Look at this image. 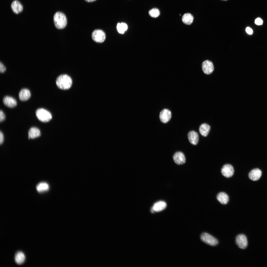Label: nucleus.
<instances>
[{
  "label": "nucleus",
  "instance_id": "423d86ee",
  "mask_svg": "<svg viewBox=\"0 0 267 267\" xmlns=\"http://www.w3.org/2000/svg\"><path fill=\"white\" fill-rule=\"evenodd\" d=\"M236 242L237 246L241 249H245L247 246V239L246 236L244 234L238 235L236 238Z\"/></svg>",
  "mask_w": 267,
  "mask_h": 267
},
{
  "label": "nucleus",
  "instance_id": "6ab92c4d",
  "mask_svg": "<svg viewBox=\"0 0 267 267\" xmlns=\"http://www.w3.org/2000/svg\"><path fill=\"white\" fill-rule=\"evenodd\" d=\"M210 129V127L209 125L206 123H203L200 127L199 130L202 135L206 136L208 134Z\"/></svg>",
  "mask_w": 267,
  "mask_h": 267
},
{
  "label": "nucleus",
  "instance_id": "39448f33",
  "mask_svg": "<svg viewBox=\"0 0 267 267\" xmlns=\"http://www.w3.org/2000/svg\"><path fill=\"white\" fill-rule=\"evenodd\" d=\"M91 36L93 41L97 43L103 42L106 38L105 33L102 30L100 29L94 30Z\"/></svg>",
  "mask_w": 267,
  "mask_h": 267
},
{
  "label": "nucleus",
  "instance_id": "393cba45",
  "mask_svg": "<svg viewBox=\"0 0 267 267\" xmlns=\"http://www.w3.org/2000/svg\"><path fill=\"white\" fill-rule=\"evenodd\" d=\"M255 23L257 25H261L263 24V21L261 18H258L255 20Z\"/></svg>",
  "mask_w": 267,
  "mask_h": 267
},
{
  "label": "nucleus",
  "instance_id": "f8f14e48",
  "mask_svg": "<svg viewBox=\"0 0 267 267\" xmlns=\"http://www.w3.org/2000/svg\"><path fill=\"white\" fill-rule=\"evenodd\" d=\"M11 7L13 12L15 14H18L22 11L23 7L22 5L18 0H15L12 2Z\"/></svg>",
  "mask_w": 267,
  "mask_h": 267
},
{
  "label": "nucleus",
  "instance_id": "aec40b11",
  "mask_svg": "<svg viewBox=\"0 0 267 267\" xmlns=\"http://www.w3.org/2000/svg\"><path fill=\"white\" fill-rule=\"evenodd\" d=\"M28 138L33 139L40 136V132L38 128L35 127L31 128L28 133Z\"/></svg>",
  "mask_w": 267,
  "mask_h": 267
},
{
  "label": "nucleus",
  "instance_id": "c756f323",
  "mask_svg": "<svg viewBox=\"0 0 267 267\" xmlns=\"http://www.w3.org/2000/svg\"><path fill=\"white\" fill-rule=\"evenodd\" d=\"M86 1L88 2H92L95 1L96 0H85Z\"/></svg>",
  "mask_w": 267,
  "mask_h": 267
},
{
  "label": "nucleus",
  "instance_id": "9b49d317",
  "mask_svg": "<svg viewBox=\"0 0 267 267\" xmlns=\"http://www.w3.org/2000/svg\"><path fill=\"white\" fill-rule=\"evenodd\" d=\"M3 102L5 106L10 108L14 107L17 105L16 100L12 97L9 96H5L3 99Z\"/></svg>",
  "mask_w": 267,
  "mask_h": 267
},
{
  "label": "nucleus",
  "instance_id": "f3484780",
  "mask_svg": "<svg viewBox=\"0 0 267 267\" xmlns=\"http://www.w3.org/2000/svg\"><path fill=\"white\" fill-rule=\"evenodd\" d=\"M25 256L24 254L22 251H18L15 253L14 260L16 263L19 265L22 264L25 261Z\"/></svg>",
  "mask_w": 267,
  "mask_h": 267
},
{
  "label": "nucleus",
  "instance_id": "7c9ffc66",
  "mask_svg": "<svg viewBox=\"0 0 267 267\" xmlns=\"http://www.w3.org/2000/svg\"><path fill=\"white\" fill-rule=\"evenodd\" d=\"M223 0V1H227V0Z\"/></svg>",
  "mask_w": 267,
  "mask_h": 267
},
{
  "label": "nucleus",
  "instance_id": "0eeeda50",
  "mask_svg": "<svg viewBox=\"0 0 267 267\" xmlns=\"http://www.w3.org/2000/svg\"><path fill=\"white\" fill-rule=\"evenodd\" d=\"M221 173L224 177L229 178L233 175L234 170L233 167L231 165L227 164L224 165L221 169Z\"/></svg>",
  "mask_w": 267,
  "mask_h": 267
},
{
  "label": "nucleus",
  "instance_id": "5701e85b",
  "mask_svg": "<svg viewBox=\"0 0 267 267\" xmlns=\"http://www.w3.org/2000/svg\"><path fill=\"white\" fill-rule=\"evenodd\" d=\"M128 28L127 24L124 23H118L117 26L118 32L120 33L123 34Z\"/></svg>",
  "mask_w": 267,
  "mask_h": 267
},
{
  "label": "nucleus",
  "instance_id": "4468645a",
  "mask_svg": "<svg viewBox=\"0 0 267 267\" xmlns=\"http://www.w3.org/2000/svg\"><path fill=\"white\" fill-rule=\"evenodd\" d=\"M31 94L30 90L26 89H23L19 92V96L20 99L22 101L28 100L30 97Z\"/></svg>",
  "mask_w": 267,
  "mask_h": 267
},
{
  "label": "nucleus",
  "instance_id": "9d476101",
  "mask_svg": "<svg viewBox=\"0 0 267 267\" xmlns=\"http://www.w3.org/2000/svg\"><path fill=\"white\" fill-rule=\"evenodd\" d=\"M173 159L175 162L178 165L184 163L186 161L184 154L180 152H177L173 156Z\"/></svg>",
  "mask_w": 267,
  "mask_h": 267
},
{
  "label": "nucleus",
  "instance_id": "6e6552de",
  "mask_svg": "<svg viewBox=\"0 0 267 267\" xmlns=\"http://www.w3.org/2000/svg\"><path fill=\"white\" fill-rule=\"evenodd\" d=\"M202 68L205 74H211L214 70V67L211 62L208 60L204 61L202 64Z\"/></svg>",
  "mask_w": 267,
  "mask_h": 267
},
{
  "label": "nucleus",
  "instance_id": "cd10ccee",
  "mask_svg": "<svg viewBox=\"0 0 267 267\" xmlns=\"http://www.w3.org/2000/svg\"><path fill=\"white\" fill-rule=\"evenodd\" d=\"M246 32L248 34H252L253 32L252 29L249 27H247L245 29Z\"/></svg>",
  "mask_w": 267,
  "mask_h": 267
},
{
  "label": "nucleus",
  "instance_id": "7ed1b4c3",
  "mask_svg": "<svg viewBox=\"0 0 267 267\" xmlns=\"http://www.w3.org/2000/svg\"><path fill=\"white\" fill-rule=\"evenodd\" d=\"M36 114L38 118L43 122H48L52 118V116L50 112L43 108L38 109L36 111Z\"/></svg>",
  "mask_w": 267,
  "mask_h": 267
},
{
  "label": "nucleus",
  "instance_id": "4be33fe9",
  "mask_svg": "<svg viewBox=\"0 0 267 267\" xmlns=\"http://www.w3.org/2000/svg\"><path fill=\"white\" fill-rule=\"evenodd\" d=\"M194 19L193 16L191 14L186 13L182 16V20L184 23L189 25L192 23Z\"/></svg>",
  "mask_w": 267,
  "mask_h": 267
},
{
  "label": "nucleus",
  "instance_id": "2eb2a0df",
  "mask_svg": "<svg viewBox=\"0 0 267 267\" xmlns=\"http://www.w3.org/2000/svg\"><path fill=\"white\" fill-rule=\"evenodd\" d=\"M188 137L190 143L193 145H196L198 143L199 139L198 134L195 131H191L189 132Z\"/></svg>",
  "mask_w": 267,
  "mask_h": 267
},
{
  "label": "nucleus",
  "instance_id": "b1692460",
  "mask_svg": "<svg viewBox=\"0 0 267 267\" xmlns=\"http://www.w3.org/2000/svg\"><path fill=\"white\" fill-rule=\"evenodd\" d=\"M149 14L151 17L155 18L158 17L159 16L160 12L158 9L154 8L149 11Z\"/></svg>",
  "mask_w": 267,
  "mask_h": 267
},
{
  "label": "nucleus",
  "instance_id": "a211bd4d",
  "mask_svg": "<svg viewBox=\"0 0 267 267\" xmlns=\"http://www.w3.org/2000/svg\"><path fill=\"white\" fill-rule=\"evenodd\" d=\"M218 200L222 204H225L228 202L229 198L227 194L223 192L219 193L217 196Z\"/></svg>",
  "mask_w": 267,
  "mask_h": 267
},
{
  "label": "nucleus",
  "instance_id": "c85d7f7f",
  "mask_svg": "<svg viewBox=\"0 0 267 267\" xmlns=\"http://www.w3.org/2000/svg\"><path fill=\"white\" fill-rule=\"evenodd\" d=\"M3 135L2 133L0 131V145L3 143Z\"/></svg>",
  "mask_w": 267,
  "mask_h": 267
},
{
  "label": "nucleus",
  "instance_id": "412c9836",
  "mask_svg": "<svg viewBox=\"0 0 267 267\" xmlns=\"http://www.w3.org/2000/svg\"><path fill=\"white\" fill-rule=\"evenodd\" d=\"M49 186L48 184L45 182H41L37 185V190L39 193H43L47 191L49 189Z\"/></svg>",
  "mask_w": 267,
  "mask_h": 267
},
{
  "label": "nucleus",
  "instance_id": "f03ea898",
  "mask_svg": "<svg viewBox=\"0 0 267 267\" xmlns=\"http://www.w3.org/2000/svg\"><path fill=\"white\" fill-rule=\"evenodd\" d=\"M53 21L55 26L58 29H63L67 25L66 17L64 14L61 12H57L55 14Z\"/></svg>",
  "mask_w": 267,
  "mask_h": 267
},
{
  "label": "nucleus",
  "instance_id": "ddd939ff",
  "mask_svg": "<svg viewBox=\"0 0 267 267\" xmlns=\"http://www.w3.org/2000/svg\"><path fill=\"white\" fill-rule=\"evenodd\" d=\"M166 206L165 202L163 201H160L155 203L151 209L152 213L158 212L165 209Z\"/></svg>",
  "mask_w": 267,
  "mask_h": 267
},
{
  "label": "nucleus",
  "instance_id": "f257e3e1",
  "mask_svg": "<svg viewBox=\"0 0 267 267\" xmlns=\"http://www.w3.org/2000/svg\"><path fill=\"white\" fill-rule=\"evenodd\" d=\"M56 82L59 88L63 90L69 89L71 87L72 83L71 78L66 74L59 76L56 79Z\"/></svg>",
  "mask_w": 267,
  "mask_h": 267
},
{
  "label": "nucleus",
  "instance_id": "bb28decb",
  "mask_svg": "<svg viewBox=\"0 0 267 267\" xmlns=\"http://www.w3.org/2000/svg\"><path fill=\"white\" fill-rule=\"evenodd\" d=\"M6 70V68L3 64L0 62V72L1 73H3Z\"/></svg>",
  "mask_w": 267,
  "mask_h": 267
},
{
  "label": "nucleus",
  "instance_id": "1a4fd4ad",
  "mask_svg": "<svg viewBox=\"0 0 267 267\" xmlns=\"http://www.w3.org/2000/svg\"><path fill=\"white\" fill-rule=\"evenodd\" d=\"M171 117V111L167 109H164L160 112L159 118L161 121L164 123H166L168 122Z\"/></svg>",
  "mask_w": 267,
  "mask_h": 267
},
{
  "label": "nucleus",
  "instance_id": "dca6fc26",
  "mask_svg": "<svg viewBox=\"0 0 267 267\" xmlns=\"http://www.w3.org/2000/svg\"><path fill=\"white\" fill-rule=\"evenodd\" d=\"M262 174V172L260 170L256 168L252 170L250 172L248 176L251 180L253 181H256L260 178Z\"/></svg>",
  "mask_w": 267,
  "mask_h": 267
},
{
  "label": "nucleus",
  "instance_id": "a878e982",
  "mask_svg": "<svg viewBox=\"0 0 267 267\" xmlns=\"http://www.w3.org/2000/svg\"><path fill=\"white\" fill-rule=\"evenodd\" d=\"M5 119V116L4 113L2 110L0 111V122L4 121Z\"/></svg>",
  "mask_w": 267,
  "mask_h": 267
},
{
  "label": "nucleus",
  "instance_id": "20e7f679",
  "mask_svg": "<svg viewBox=\"0 0 267 267\" xmlns=\"http://www.w3.org/2000/svg\"><path fill=\"white\" fill-rule=\"evenodd\" d=\"M200 237L202 241L211 246H215L218 243V241L216 238L207 233H202Z\"/></svg>",
  "mask_w": 267,
  "mask_h": 267
}]
</instances>
